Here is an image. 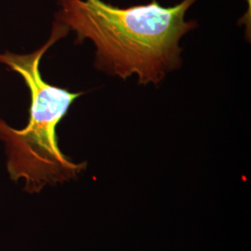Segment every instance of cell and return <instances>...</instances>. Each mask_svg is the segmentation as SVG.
Returning <instances> with one entry per match:
<instances>
[{
    "label": "cell",
    "instance_id": "obj_1",
    "mask_svg": "<svg viewBox=\"0 0 251 251\" xmlns=\"http://www.w3.org/2000/svg\"><path fill=\"white\" fill-rule=\"evenodd\" d=\"M197 0L165 8L156 0L117 8L102 0H58L55 22L73 31L76 42L90 39L98 70L122 79L133 75L143 85H158L182 63L181 37L197 27L185 14Z\"/></svg>",
    "mask_w": 251,
    "mask_h": 251
},
{
    "label": "cell",
    "instance_id": "obj_3",
    "mask_svg": "<svg viewBox=\"0 0 251 251\" xmlns=\"http://www.w3.org/2000/svg\"><path fill=\"white\" fill-rule=\"evenodd\" d=\"M248 4V9L246 13L238 21V25H245L246 27V38L248 41H251V0H246Z\"/></svg>",
    "mask_w": 251,
    "mask_h": 251
},
{
    "label": "cell",
    "instance_id": "obj_2",
    "mask_svg": "<svg viewBox=\"0 0 251 251\" xmlns=\"http://www.w3.org/2000/svg\"><path fill=\"white\" fill-rule=\"evenodd\" d=\"M67 34V29L54 21L50 38L33 53L0 54V63L18 73L31 92L30 117L25 128H13L0 118V140L6 147L9 177L15 181L25 179L24 190L30 194L74 179L86 168V163H74L63 154L56 136V126L82 93L49 84L39 70L46 51Z\"/></svg>",
    "mask_w": 251,
    "mask_h": 251
}]
</instances>
